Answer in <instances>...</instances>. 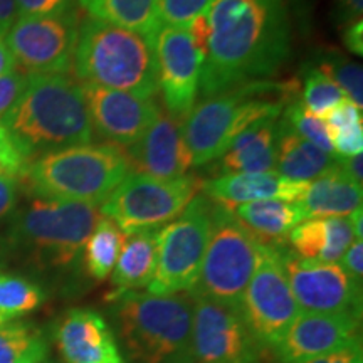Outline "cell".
<instances>
[{"label": "cell", "instance_id": "ffe728a7", "mask_svg": "<svg viewBox=\"0 0 363 363\" xmlns=\"http://www.w3.org/2000/svg\"><path fill=\"white\" fill-rule=\"evenodd\" d=\"M201 189L207 199L217 206L233 211L234 207L246 202L281 199V201L298 202L306 184L293 182L278 172L264 174H225L216 179L206 180Z\"/></svg>", "mask_w": 363, "mask_h": 363}, {"label": "cell", "instance_id": "74e56055", "mask_svg": "<svg viewBox=\"0 0 363 363\" xmlns=\"http://www.w3.org/2000/svg\"><path fill=\"white\" fill-rule=\"evenodd\" d=\"M29 162L21 155L19 150L12 143L11 136L0 125V175H9L21 179Z\"/></svg>", "mask_w": 363, "mask_h": 363}, {"label": "cell", "instance_id": "f546056e", "mask_svg": "<svg viewBox=\"0 0 363 363\" xmlns=\"http://www.w3.org/2000/svg\"><path fill=\"white\" fill-rule=\"evenodd\" d=\"M45 301L39 283L16 272L0 271V326L19 321Z\"/></svg>", "mask_w": 363, "mask_h": 363}, {"label": "cell", "instance_id": "f35d334b", "mask_svg": "<svg viewBox=\"0 0 363 363\" xmlns=\"http://www.w3.org/2000/svg\"><path fill=\"white\" fill-rule=\"evenodd\" d=\"M296 363H363L362 338L353 340V342L343 345L337 350L325 353V355L306 358V360Z\"/></svg>", "mask_w": 363, "mask_h": 363}, {"label": "cell", "instance_id": "681fc988", "mask_svg": "<svg viewBox=\"0 0 363 363\" xmlns=\"http://www.w3.org/2000/svg\"><path fill=\"white\" fill-rule=\"evenodd\" d=\"M284 2L289 6V2H296V0H284ZM298 2H303V0H298Z\"/></svg>", "mask_w": 363, "mask_h": 363}, {"label": "cell", "instance_id": "5b68a950", "mask_svg": "<svg viewBox=\"0 0 363 363\" xmlns=\"http://www.w3.org/2000/svg\"><path fill=\"white\" fill-rule=\"evenodd\" d=\"M128 174L126 148L84 143L34 158L21 180L33 197L101 206Z\"/></svg>", "mask_w": 363, "mask_h": 363}, {"label": "cell", "instance_id": "4316f807", "mask_svg": "<svg viewBox=\"0 0 363 363\" xmlns=\"http://www.w3.org/2000/svg\"><path fill=\"white\" fill-rule=\"evenodd\" d=\"M79 6L89 13L91 19L123 27L145 35L155 38L158 22L157 0H78Z\"/></svg>", "mask_w": 363, "mask_h": 363}, {"label": "cell", "instance_id": "d6a6232c", "mask_svg": "<svg viewBox=\"0 0 363 363\" xmlns=\"http://www.w3.org/2000/svg\"><path fill=\"white\" fill-rule=\"evenodd\" d=\"M283 120L291 126L294 133L305 138L306 142L313 143L326 153H335L333 143H331L330 133L326 130L323 120L313 115L311 111H308L305 104L301 103V99L294 96L286 103Z\"/></svg>", "mask_w": 363, "mask_h": 363}, {"label": "cell", "instance_id": "8d00e7d4", "mask_svg": "<svg viewBox=\"0 0 363 363\" xmlns=\"http://www.w3.org/2000/svg\"><path fill=\"white\" fill-rule=\"evenodd\" d=\"M27 84V74L13 69L6 76H0V121L9 115V111L19 101Z\"/></svg>", "mask_w": 363, "mask_h": 363}, {"label": "cell", "instance_id": "1f68e13d", "mask_svg": "<svg viewBox=\"0 0 363 363\" xmlns=\"http://www.w3.org/2000/svg\"><path fill=\"white\" fill-rule=\"evenodd\" d=\"M311 65L328 74L353 103L363 106V69L360 62L333 49H325L318 54L315 61H311Z\"/></svg>", "mask_w": 363, "mask_h": 363}, {"label": "cell", "instance_id": "44dd1931", "mask_svg": "<svg viewBox=\"0 0 363 363\" xmlns=\"http://www.w3.org/2000/svg\"><path fill=\"white\" fill-rule=\"evenodd\" d=\"M279 116L266 118L244 130L229 150L217 158V170L225 174H264L278 165Z\"/></svg>", "mask_w": 363, "mask_h": 363}, {"label": "cell", "instance_id": "9c48e42d", "mask_svg": "<svg viewBox=\"0 0 363 363\" xmlns=\"http://www.w3.org/2000/svg\"><path fill=\"white\" fill-rule=\"evenodd\" d=\"M199 189L201 184L194 175L160 180L131 172L99 206V212L125 235L160 230L185 211Z\"/></svg>", "mask_w": 363, "mask_h": 363}, {"label": "cell", "instance_id": "8992f818", "mask_svg": "<svg viewBox=\"0 0 363 363\" xmlns=\"http://www.w3.org/2000/svg\"><path fill=\"white\" fill-rule=\"evenodd\" d=\"M72 67L83 84L125 91L142 98L158 94V71L153 40L145 35L84 19L79 24Z\"/></svg>", "mask_w": 363, "mask_h": 363}, {"label": "cell", "instance_id": "d590c367", "mask_svg": "<svg viewBox=\"0 0 363 363\" xmlns=\"http://www.w3.org/2000/svg\"><path fill=\"white\" fill-rule=\"evenodd\" d=\"M19 17H61L74 12V0H16Z\"/></svg>", "mask_w": 363, "mask_h": 363}, {"label": "cell", "instance_id": "ee69618b", "mask_svg": "<svg viewBox=\"0 0 363 363\" xmlns=\"http://www.w3.org/2000/svg\"><path fill=\"white\" fill-rule=\"evenodd\" d=\"M16 21H17L16 0H0V39L6 38Z\"/></svg>", "mask_w": 363, "mask_h": 363}, {"label": "cell", "instance_id": "b9f144b4", "mask_svg": "<svg viewBox=\"0 0 363 363\" xmlns=\"http://www.w3.org/2000/svg\"><path fill=\"white\" fill-rule=\"evenodd\" d=\"M340 266L347 271V274L355 281L357 284L362 286L363 276V242L362 240H353L350 247L345 251L340 259Z\"/></svg>", "mask_w": 363, "mask_h": 363}, {"label": "cell", "instance_id": "d6986e66", "mask_svg": "<svg viewBox=\"0 0 363 363\" xmlns=\"http://www.w3.org/2000/svg\"><path fill=\"white\" fill-rule=\"evenodd\" d=\"M54 340L66 363H126L106 318L89 308L67 311L57 321Z\"/></svg>", "mask_w": 363, "mask_h": 363}, {"label": "cell", "instance_id": "484cf974", "mask_svg": "<svg viewBox=\"0 0 363 363\" xmlns=\"http://www.w3.org/2000/svg\"><path fill=\"white\" fill-rule=\"evenodd\" d=\"M337 165V155L326 153L315 145L306 142L291 126L281 118L279 142H278V165L276 172L293 182H308L318 179L325 172Z\"/></svg>", "mask_w": 363, "mask_h": 363}, {"label": "cell", "instance_id": "7402d4cb", "mask_svg": "<svg viewBox=\"0 0 363 363\" xmlns=\"http://www.w3.org/2000/svg\"><path fill=\"white\" fill-rule=\"evenodd\" d=\"M229 212L257 242L269 247H283L294 227L305 220L298 202L281 199L240 203Z\"/></svg>", "mask_w": 363, "mask_h": 363}, {"label": "cell", "instance_id": "52a82bcc", "mask_svg": "<svg viewBox=\"0 0 363 363\" xmlns=\"http://www.w3.org/2000/svg\"><path fill=\"white\" fill-rule=\"evenodd\" d=\"M106 299L131 363H174L187 348L194 316L189 293L126 291Z\"/></svg>", "mask_w": 363, "mask_h": 363}, {"label": "cell", "instance_id": "c3c4849f", "mask_svg": "<svg viewBox=\"0 0 363 363\" xmlns=\"http://www.w3.org/2000/svg\"><path fill=\"white\" fill-rule=\"evenodd\" d=\"M38 363H52V362L49 360V358H44V360H40V362H38Z\"/></svg>", "mask_w": 363, "mask_h": 363}, {"label": "cell", "instance_id": "5bb4252c", "mask_svg": "<svg viewBox=\"0 0 363 363\" xmlns=\"http://www.w3.org/2000/svg\"><path fill=\"white\" fill-rule=\"evenodd\" d=\"M281 261L289 288L303 313H360L362 286L340 262H321L299 257L281 247Z\"/></svg>", "mask_w": 363, "mask_h": 363}, {"label": "cell", "instance_id": "4fadbf2b", "mask_svg": "<svg viewBox=\"0 0 363 363\" xmlns=\"http://www.w3.org/2000/svg\"><path fill=\"white\" fill-rule=\"evenodd\" d=\"M76 12L61 17H19L6 35L16 66L26 74H66L78 40Z\"/></svg>", "mask_w": 363, "mask_h": 363}, {"label": "cell", "instance_id": "7bdbcfd3", "mask_svg": "<svg viewBox=\"0 0 363 363\" xmlns=\"http://www.w3.org/2000/svg\"><path fill=\"white\" fill-rule=\"evenodd\" d=\"M342 39L348 51L362 56L363 54V22L357 21L353 24L342 27Z\"/></svg>", "mask_w": 363, "mask_h": 363}, {"label": "cell", "instance_id": "7c38bea8", "mask_svg": "<svg viewBox=\"0 0 363 363\" xmlns=\"http://www.w3.org/2000/svg\"><path fill=\"white\" fill-rule=\"evenodd\" d=\"M259 348L239 308L194 298L189 345L174 363H257Z\"/></svg>", "mask_w": 363, "mask_h": 363}, {"label": "cell", "instance_id": "8fae6325", "mask_svg": "<svg viewBox=\"0 0 363 363\" xmlns=\"http://www.w3.org/2000/svg\"><path fill=\"white\" fill-rule=\"evenodd\" d=\"M249 331L261 347L274 348L299 316L281 261V247L262 246L259 259L239 306Z\"/></svg>", "mask_w": 363, "mask_h": 363}, {"label": "cell", "instance_id": "4dcf8cb0", "mask_svg": "<svg viewBox=\"0 0 363 363\" xmlns=\"http://www.w3.org/2000/svg\"><path fill=\"white\" fill-rule=\"evenodd\" d=\"M301 83H299V91H301V103L305 104L308 111L323 120V116L330 110H333L338 103H342L345 98H348L343 93V89L325 74L320 67H316L311 62H306L301 71Z\"/></svg>", "mask_w": 363, "mask_h": 363}, {"label": "cell", "instance_id": "9a60e30c", "mask_svg": "<svg viewBox=\"0 0 363 363\" xmlns=\"http://www.w3.org/2000/svg\"><path fill=\"white\" fill-rule=\"evenodd\" d=\"M153 49L163 104L172 116L182 120L197 101L203 54L195 45L189 27L160 26L153 38Z\"/></svg>", "mask_w": 363, "mask_h": 363}, {"label": "cell", "instance_id": "e575fe53", "mask_svg": "<svg viewBox=\"0 0 363 363\" xmlns=\"http://www.w3.org/2000/svg\"><path fill=\"white\" fill-rule=\"evenodd\" d=\"M323 123L328 130L330 138L333 135L342 133V131L352 130L355 126L363 125L362 108L352 101L350 98H345L342 103H338L333 110H330L323 116Z\"/></svg>", "mask_w": 363, "mask_h": 363}, {"label": "cell", "instance_id": "ba28073f", "mask_svg": "<svg viewBox=\"0 0 363 363\" xmlns=\"http://www.w3.org/2000/svg\"><path fill=\"white\" fill-rule=\"evenodd\" d=\"M261 247L227 208L216 203L207 249L190 296L239 308Z\"/></svg>", "mask_w": 363, "mask_h": 363}, {"label": "cell", "instance_id": "f6af8a7d", "mask_svg": "<svg viewBox=\"0 0 363 363\" xmlns=\"http://www.w3.org/2000/svg\"><path fill=\"white\" fill-rule=\"evenodd\" d=\"M337 165L343 170V174H347L353 182H357V184L362 185V180H363L362 155H353V157L337 155Z\"/></svg>", "mask_w": 363, "mask_h": 363}, {"label": "cell", "instance_id": "2e32d148", "mask_svg": "<svg viewBox=\"0 0 363 363\" xmlns=\"http://www.w3.org/2000/svg\"><path fill=\"white\" fill-rule=\"evenodd\" d=\"M83 89L93 130L118 147L133 145L160 111L155 98H142L96 84H83Z\"/></svg>", "mask_w": 363, "mask_h": 363}, {"label": "cell", "instance_id": "6da1fadb", "mask_svg": "<svg viewBox=\"0 0 363 363\" xmlns=\"http://www.w3.org/2000/svg\"><path fill=\"white\" fill-rule=\"evenodd\" d=\"M206 17L203 98L271 81L289 61L293 35L284 0H214Z\"/></svg>", "mask_w": 363, "mask_h": 363}, {"label": "cell", "instance_id": "30bf717a", "mask_svg": "<svg viewBox=\"0 0 363 363\" xmlns=\"http://www.w3.org/2000/svg\"><path fill=\"white\" fill-rule=\"evenodd\" d=\"M214 207L216 203L206 195H197L175 220L158 230L157 269L148 293L190 291L206 254Z\"/></svg>", "mask_w": 363, "mask_h": 363}, {"label": "cell", "instance_id": "83f0119b", "mask_svg": "<svg viewBox=\"0 0 363 363\" xmlns=\"http://www.w3.org/2000/svg\"><path fill=\"white\" fill-rule=\"evenodd\" d=\"M126 235L115 222L101 217L94 230L86 240L81 259L91 279L104 281L111 274Z\"/></svg>", "mask_w": 363, "mask_h": 363}, {"label": "cell", "instance_id": "7a4b0ae2", "mask_svg": "<svg viewBox=\"0 0 363 363\" xmlns=\"http://www.w3.org/2000/svg\"><path fill=\"white\" fill-rule=\"evenodd\" d=\"M101 217L93 203L33 197L9 217L0 254L40 274L67 271Z\"/></svg>", "mask_w": 363, "mask_h": 363}, {"label": "cell", "instance_id": "f1b7e54d", "mask_svg": "<svg viewBox=\"0 0 363 363\" xmlns=\"http://www.w3.org/2000/svg\"><path fill=\"white\" fill-rule=\"evenodd\" d=\"M49 355L44 331L29 321L0 326V363H38Z\"/></svg>", "mask_w": 363, "mask_h": 363}, {"label": "cell", "instance_id": "603a6c76", "mask_svg": "<svg viewBox=\"0 0 363 363\" xmlns=\"http://www.w3.org/2000/svg\"><path fill=\"white\" fill-rule=\"evenodd\" d=\"M362 185L335 165L318 179L308 182L298 203L301 206L305 219H326L348 217L362 207Z\"/></svg>", "mask_w": 363, "mask_h": 363}, {"label": "cell", "instance_id": "bcb514c9", "mask_svg": "<svg viewBox=\"0 0 363 363\" xmlns=\"http://www.w3.org/2000/svg\"><path fill=\"white\" fill-rule=\"evenodd\" d=\"M17 69L12 52L9 51L6 40L0 39V76H6L9 72Z\"/></svg>", "mask_w": 363, "mask_h": 363}, {"label": "cell", "instance_id": "ac0fdd59", "mask_svg": "<svg viewBox=\"0 0 363 363\" xmlns=\"http://www.w3.org/2000/svg\"><path fill=\"white\" fill-rule=\"evenodd\" d=\"M360 337V313H299L276 345L281 363L330 353Z\"/></svg>", "mask_w": 363, "mask_h": 363}, {"label": "cell", "instance_id": "277c9868", "mask_svg": "<svg viewBox=\"0 0 363 363\" xmlns=\"http://www.w3.org/2000/svg\"><path fill=\"white\" fill-rule=\"evenodd\" d=\"M299 81H262L225 91L195 104L184 118L182 131L192 157V167L217 160L238 136L266 118L281 116L286 103L294 98Z\"/></svg>", "mask_w": 363, "mask_h": 363}, {"label": "cell", "instance_id": "cb8c5ba5", "mask_svg": "<svg viewBox=\"0 0 363 363\" xmlns=\"http://www.w3.org/2000/svg\"><path fill=\"white\" fill-rule=\"evenodd\" d=\"M293 252L321 262H338L355 240L348 217L305 219L289 234Z\"/></svg>", "mask_w": 363, "mask_h": 363}, {"label": "cell", "instance_id": "3957f363", "mask_svg": "<svg viewBox=\"0 0 363 363\" xmlns=\"http://www.w3.org/2000/svg\"><path fill=\"white\" fill-rule=\"evenodd\" d=\"M27 162L91 143L93 125L83 84L67 74H27L19 101L0 121Z\"/></svg>", "mask_w": 363, "mask_h": 363}, {"label": "cell", "instance_id": "d4e9b609", "mask_svg": "<svg viewBox=\"0 0 363 363\" xmlns=\"http://www.w3.org/2000/svg\"><path fill=\"white\" fill-rule=\"evenodd\" d=\"M157 238L158 230L126 235L110 274L113 291L108 293V296L148 288L157 269Z\"/></svg>", "mask_w": 363, "mask_h": 363}, {"label": "cell", "instance_id": "ab89813d", "mask_svg": "<svg viewBox=\"0 0 363 363\" xmlns=\"http://www.w3.org/2000/svg\"><path fill=\"white\" fill-rule=\"evenodd\" d=\"M19 202V179L0 175V227L7 224L9 217Z\"/></svg>", "mask_w": 363, "mask_h": 363}, {"label": "cell", "instance_id": "60d3db41", "mask_svg": "<svg viewBox=\"0 0 363 363\" xmlns=\"http://www.w3.org/2000/svg\"><path fill=\"white\" fill-rule=\"evenodd\" d=\"M362 13L363 0H335L331 17H333L335 24L342 29L345 26L362 21Z\"/></svg>", "mask_w": 363, "mask_h": 363}, {"label": "cell", "instance_id": "e0dca14e", "mask_svg": "<svg viewBox=\"0 0 363 363\" xmlns=\"http://www.w3.org/2000/svg\"><path fill=\"white\" fill-rule=\"evenodd\" d=\"M126 155L131 172L160 180L180 179L192 167L182 120L162 108L147 131L126 148Z\"/></svg>", "mask_w": 363, "mask_h": 363}, {"label": "cell", "instance_id": "7dc6e473", "mask_svg": "<svg viewBox=\"0 0 363 363\" xmlns=\"http://www.w3.org/2000/svg\"><path fill=\"white\" fill-rule=\"evenodd\" d=\"M348 220H350L353 238H355V240H362V235H363V212H362V207L357 208L355 212H352V214L348 216Z\"/></svg>", "mask_w": 363, "mask_h": 363}, {"label": "cell", "instance_id": "836d02e7", "mask_svg": "<svg viewBox=\"0 0 363 363\" xmlns=\"http://www.w3.org/2000/svg\"><path fill=\"white\" fill-rule=\"evenodd\" d=\"M214 0H157L160 26L189 27L197 17L207 13Z\"/></svg>", "mask_w": 363, "mask_h": 363}]
</instances>
